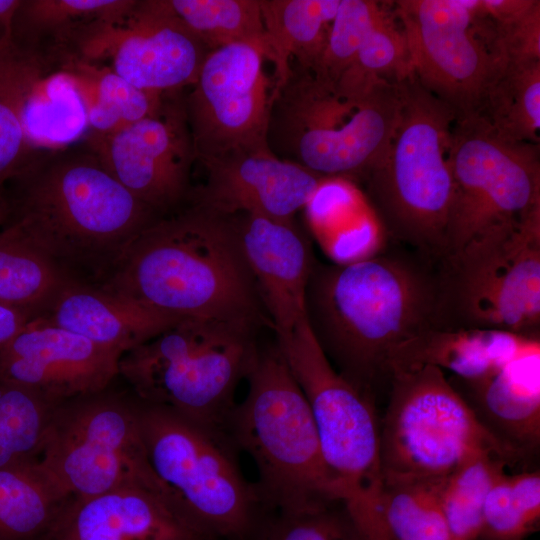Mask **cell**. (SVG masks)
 Wrapping results in <instances>:
<instances>
[{
  "label": "cell",
  "instance_id": "6da1fadb",
  "mask_svg": "<svg viewBox=\"0 0 540 540\" xmlns=\"http://www.w3.org/2000/svg\"><path fill=\"white\" fill-rule=\"evenodd\" d=\"M436 265L411 249L314 262L305 295L308 325L337 372L374 401L388 389L392 352L437 326Z\"/></svg>",
  "mask_w": 540,
  "mask_h": 540
},
{
  "label": "cell",
  "instance_id": "7a4b0ae2",
  "mask_svg": "<svg viewBox=\"0 0 540 540\" xmlns=\"http://www.w3.org/2000/svg\"><path fill=\"white\" fill-rule=\"evenodd\" d=\"M99 285L180 317L272 328L237 215L194 204L145 228Z\"/></svg>",
  "mask_w": 540,
  "mask_h": 540
},
{
  "label": "cell",
  "instance_id": "3957f363",
  "mask_svg": "<svg viewBox=\"0 0 540 540\" xmlns=\"http://www.w3.org/2000/svg\"><path fill=\"white\" fill-rule=\"evenodd\" d=\"M11 181L4 228L74 280L85 271L104 281L130 243L162 217L88 147L43 154Z\"/></svg>",
  "mask_w": 540,
  "mask_h": 540
},
{
  "label": "cell",
  "instance_id": "277c9868",
  "mask_svg": "<svg viewBox=\"0 0 540 540\" xmlns=\"http://www.w3.org/2000/svg\"><path fill=\"white\" fill-rule=\"evenodd\" d=\"M248 392L235 404L226 432L258 472L262 504L296 512L346 494L327 465L307 400L277 344L259 347L246 376Z\"/></svg>",
  "mask_w": 540,
  "mask_h": 540
},
{
  "label": "cell",
  "instance_id": "5b68a950",
  "mask_svg": "<svg viewBox=\"0 0 540 540\" xmlns=\"http://www.w3.org/2000/svg\"><path fill=\"white\" fill-rule=\"evenodd\" d=\"M398 82L348 96L291 62L273 90L267 144L277 157L322 177L364 180L386 153L399 114Z\"/></svg>",
  "mask_w": 540,
  "mask_h": 540
},
{
  "label": "cell",
  "instance_id": "8992f818",
  "mask_svg": "<svg viewBox=\"0 0 540 540\" xmlns=\"http://www.w3.org/2000/svg\"><path fill=\"white\" fill-rule=\"evenodd\" d=\"M398 87L392 139L364 180L384 231L438 262L446 251L452 202L449 146L456 113L413 74Z\"/></svg>",
  "mask_w": 540,
  "mask_h": 540
},
{
  "label": "cell",
  "instance_id": "52a82bcc",
  "mask_svg": "<svg viewBox=\"0 0 540 540\" xmlns=\"http://www.w3.org/2000/svg\"><path fill=\"white\" fill-rule=\"evenodd\" d=\"M256 330L186 317L124 353L119 374L142 402L227 434L236 388L259 349Z\"/></svg>",
  "mask_w": 540,
  "mask_h": 540
},
{
  "label": "cell",
  "instance_id": "ba28073f",
  "mask_svg": "<svg viewBox=\"0 0 540 540\" xmlns=\"http://www.w3.org/2000/svg\"><path fill=\"white\" fill-rule=\"evenodd\" d=\"M150 466L177 518L202 540H244L261 499L244 478L226 433L142 402L137 407Z\"/></svg>",
  "mask_w": 540,
  "mask_h": 540
},
{
  "label": "cell",
  "instance_id": "9c48e42d",
  "mask_svg": "<svg viewBox=\"0 0 540 540\" xmlns=\"http://www.w3.org/2000/svg\"><path fill=\"white\" fill-rule=\"evenodd\" d=\"M436 271L437 327L540 338V206L476 234Z\"/></svg>",
  "mask_w": 540,
  "mask_h": 540
},
{
  "label": "cell",
  "instance_id": "30bf717a",
  "mask_svg": "<svg viewBox=\"0 0 540 540\" xmlns=\"http://www.w3.org/2000/svg\"><path fill=\"white\" fill-rule=\"evenodd\" d=\"M103 393L58 404L32 463L64 502L125 486L167 502L147 457L137 407Z\"/></svg>",
  "mask_w": 540,
  "mask_h": 540
},
{
  "label": "cell",
  "instance_id": "8fae6325",
  "mask_svg": "<svg viewBox=\"0 0 540 540\" xmlns=\"http://www.w3.org/2000/svg\"><path fill=\"white\" fill-rule=\"evenodd\" d=\"M276 344L307 400L324 459L344 487L349 512L360 526L378 523L383 514L376 401L337 372L307 320Z\"/></svg>",
  "mask_w": 540,
  "mask_h": 540
},
{
  "label": "cell",
  "instance_id": "7c38bea8",
  "mask_svg": "<svg viewBox=\"0 0 540 540\" xmlns=\"http://www.w3.org/2000/svg\"><path fill=\"white\" fill-rule=\"evenodd\" d=\"M480 452L520 460L480 424L441 369L393 371L380 419L382 475L444 477Z\"/></svg>",
  "mask_w": 540,
  "mask_h": 540
},
{
  "label": "cell",
  "instance_id": "4fadbf2b",
  "mask_svg": "<svg viewBox=\"0 0 540 540\" xmlns=\"http://www.w3.org/2000/svg\"><path fill=\"white\" fill-rule=\"evenodd\" d=\"M449 163L453 193L444 256L540 206L539 144L507 140L477 113L456 116Z\"/></svg>",
  "mask_w": 540,
  "mask_h": 540
},
{
  "label": "cell",
  "instance_id": "5bb4252c",
  "mask_svg": "<svg viewBox=\"0 0 540 540\" xmlns=\"http://www.w3.org/2000/svg\"><path fill=\"white\" fill-rule=\"evenodd\" d=\"M258 42H237L210 51L184 95L197 161L238 151L269 149L267 128L274 88Z\"/></svg>",
  "mask_w": 540,
  "mask_h": 540
},
{
  "label": "cell",
  "instance_id": "9a60e30c",
  "mask_svg": "<svg viewBox=\"0 0 540 540\" xmlns=\"http://www.w3.org/2000/svg\"><path fill=\"white\" fill-rule=\"evenodd\" d=\"M69 46L65 56L90 63L108 60L124 80L159 94L190 87L209 53L166 0L136 1L120 19L85 25L71 34L63 50Z\"/></svg>",
  "mask_w": 540,
  "mask_h": 540
},
{
  "label": "cell",
  "instance_id": "2e32d148",
  "mask_svg": "<svg viewBox=\"0 0 540 540\" xmlns=\"http://www.w3.org/2000/svg\"><path fill=\"white\" fill-rule=\"evenodd\" d=\"M392 5L420 84L456 116L477 113L500 60L479 29L472 0H400Z\"/></svg>",
  "mask_w": 540,
  "mask_h": 540
},
{
  "label": "cell",
  "instance_id": "e0dca14e",
  "mask_svg": "<svg viewBox=\"0 0 540 540\" xmlns=\"http://www.w3.org/2000/svg\"><path fill=\"white\" fill-rule=\"evenodd\" d=\"M86 140L107 172L159 215L187 202L197 159L182 91L165 93L151 115Z\"/></svg>",
  "mask_w": 540,
  "mask_h": 540
},
{
  "label": "cell",
  "instance_id": "ac0fdd59",
  "mask_svg": "<svg viewBox=\"0 0 540 540\" xmlns=\"http://www.w3.org/2000/svg\"><path fill=\"white\" fill-rule=\"evenodd\" d=\"M121 356L38 316L0 347V380L60 404L107 389Z\"/></svg>",
  "mask_w": 540,
  "mask_h": 540
},
{
  "label": "cell",
  "instance_id": "d6986e66",
  "mask_svg": "<svg viewBox=\"0 0 540 540\" xmlns=\"http://www.w3.org/2000/svg\"><path fill=\"white\" fill-rule=\"evenodd\" d=\"M206 180L187 203L224 215L250 214L290 222L324 178L270 149L238 151L202 164Z\"/></svg>",
  "mask_w": 540,
  "mask_h": 540
},
{
  "label": "cell",
  "instance_id": "ffe728a7",
  "mask_svg": "<svg viewBox=\"0 0 540 540\" xmlns=\"http://www.w3.org/2000/svg\"><path fill=\"white\" fill-rule=\"evenodd\" d=\"M244 254L277 339L306 321L305 295L315 262L307 237L294 221L239 214Z\"/></svg>",
  "mask_w": 540,
  "mask_h": 540
},
{
  "label": "cell",
  "instance_id": "44dd1931",
  "mask_svg": "<svg viewBox=\"0 0 540 540\" xmlns=\"http://www.w3.org/2000/svg\"><path fill=\"white\" fill-rule=\"evenodd\" d=\"M448 379L488 433L531 469L540 449V347L488 376Z\"/></svg>",
  "mask_w": 540,
  "mask_h": 540
},
{
  "label": "cell",
  "instance_id": "7402d4cb",
  "mask_svg": "<svg viewBox=\"0 0 540 540\" xmlns=\"http://www.w3.org/2000/svg\"><path fill=\"white\" fill-rule=\"evenodd\" d=\"M44 540H202L157 494L125 486L66 501Z\"/></svg>",
  "mask_w": 540,
  "mask_h": 540
},
{
  "label": "cell",
  "instance_id": "603a6c76",
  "mask_svg": "<svg viewBox=\"0 0 540 540\" xmlns=\"http://www.w3.org/2000/svg\"><path fill=\"white\" fill-rule=\"evenodd\" d=\"M41 316L122 355L186 318L74 279L67 281Z\"/></svg>",
  "mask_w": 540,
  "mask_h": 540
},
{
  "label": "cell",
  "instance_id": "cb8c5ba5",
  "mask_svg": "<svg viewBox=\"0 0 540 540\" xmlns=\"http://www.w3.org/2000/svg\"><path fill=\"white\" fill-rule=\"evenodd\" d=\"M539 347L540 338L508 331L434 326L420 331L392 352L389 372L432 366L448 371L450 376L474 380Z\"/></svg>",
  "mask_w": 540,
  "mask_h": 540
},
{
  "label": "cell",
  "instance_id": "d4e9b609",
  "mask_svg": "<svg viewBox=\"0 0 540 540\" xmlns=\"http://www.w3.org/2000/svg\"><path fill=\"white\" fill-rule=\"evenodd\" d=\"M339 4L340 0H260L273 90L286 80L291 62L310 70L315 67Z\"/></svg>",
  "mask_w": 540,
  "mask_h": 540
},
{
  "label": "cell",
  "instance_id": "484cf974",
  "mask_svg": "<svg viewBox=\"0 0 540 540\" xmlns=\"http://www.w3.org/2000/svg\"><path fill=\"white\" fill-rule=\"evenodd\" d=\"M50 66L39 50L0 39V189L38 159L26 141L22 116L35 82Z\"/></svg>",
  "mask_w": 540,
  "mask_h": 540
},
{
  "label": "cell",
  "instance_id": "4316f807",
  "mask_svg": "<svg viewBox=\"0 0 540 540\" xmlns=\"http://www.w3.org/2000/svg\"><path fill=\"white\" fill-rule=\"evenodd\" d=\"M50 69L35 82L23 109L26 141L37 158L68 148L88 131L86 105L74 78L61 68Z\"/></svg>",
  "mask_w": 540,
  "mask_h": 540
},
{
  "label": "cell",
  "instance_id": "83f0119b",
  "mask_svg": "<svg viewBox=\"0 0 540 540\" xmlns=\"http://www.w3.org/2000/svg\"><path fill=\"white\" fill-rule=\"evenodd\" d=\"M59 67L75 80L86 105L88 136H105L157 110L164 94L141 90L108 66L74 57L59 59Z\"/></svg>",
  "mask_w": 540,
  "mask_h": 540
},
{
  "label": "cell",
  "instance_id": "f1b7e54d",
  "mask_svg": "<svg viewBox=\"0 0 540 540\" xmlns=\"http://www.w3.org/2000/svg\"><path fill=\"white\" fill-rule=\"evenodd\" d=\"M477 114L507 140L539 144L540 60L500 61Z\"/></svg>",
  "mask_w": 540,
  "mask_h": 540
},
{
  "label": "cell",
  "instance_id": "f546056e",
  "mask_svg": "<svg viewBox=\"0 0 540 540\" xmlns=\"http://www.w3.org/2000/svg\"><path fill=\"white\" fill-rule=\"evenodd\" d=\"M445 477L382 475L381 509L393 540H453L441 501Z\"/></svg>",
  "mask_w": 540,
  "mask_h": 540
},
{
  "label": "cell",
  "instance_id": "4dcf8cb0",
  "mask_svg": "<svg viewBox=\"0 0 540 540\" xmlns=\"http://www.w3.org/2000/svg\"><path fill=\"white\" fill-rule=\"evenodd\" d=\"M70 279L31 244L7 228L0 231V304L36 318Z\"/></svg>",
  "mask_w": 540,
  "mask_h": 540
},
{
  "label": "cell",
  "instance_id": "1f68e13d",
  "mask_svg": "<svg viewBox=\"0 0 540 540\" xmlns=\"http://www.w3.org/2000/svg\"><path fill=\"white\" fill-rule=\"evenodd\" d=\"M64 503L32 462L0 469V540H44Z\"/></svg>",
  "mask_w": 540,
  "mask_h": 540
},
{
  "label": "cell",
  "instance_id": "d6a6232c",
  "mask_svg": "<svg viewBox=\"0 0 540 540\" xmlns=\"http://www.w3.org/2000/svg\"><path fill=\"white\" fill-rule=\"evenodd\" d=\"M134 0H25L15 12L11 37L17 43L36 48L44 38L59 48L77 29L98 21L124 17Z\"/></svg>",
  "mask_w": 540,
  "mask_h": 540
},
{
  "label": "cell",
  "instance_id": "836d02e7",
  "mask_svg": "<svg viewBox=\"0 0 540 540\" xmlns=\"http://www.w3.org/2000/svg\"><path fill=\"white\" fill-rule=\"evenodd\" d=\"M507 467L501 456L480 452L445 477L441 501L453 540L479 539L487 496Z\"/></svg>",
  "mask_w": 540,
  "mask_h": 540
},
{
  "label": "cell",
  "instance_id": "e575fe53",
  "mask_svg": "<svg viewBox=\"0 0 540 540\" xmlns=\"http://www.w3.org/2000/svg\"><path fill=\"white\" fill-rule=\"evenodd\" d=\"M392 12L387 9L364 39L336 84L341 93L361 97L383 81L397 82L412 74L407 41Z\"/></svg>",
  "mask_w": 540,
  "mask_h": 540
},
{
  "label": "cell",
  "instance_id": "d590c367",
  "mask_svg": "<svg viewBox=\"0 0 540 540\" xmlns=\"http://www.w3.org/2000/svg\"><path fill=\"white\" fill-rule=\"evenodd\" d=\"M57 405L28 387L0 380V469L33 462Z\"/></svg>",
  "mask_w": 540,
  "mask_h": 540
},
{
  "label": "cell",
  "instance_id": "8d00e7d4",
  "mask_svg": "<svg viewBox=\"0 0 540 540\" xmlns=\"http://www.w3.org/2000/svg\"><path fill=\"white\" fill-rule=\"evenodd\" d=\"M166 3L209 52L237 42H258L264 46L260 0H166Z\"/></svg>",
  "mask_w": 540,
  "mask_h": 540
},
{
  "label": "cell",
  "instance_id": "74e56055",
  "mask_svg": "<svg viewBox=\"0 0 540 540\" xmlns=\"http://www.w3.org/2000/svg\"><path fill=\"white\" fill-rule=\"evenodd\" d=\"M540 522V471L503 473L491 488L483 511L482 540H524Z\"/></svg>",
  "mask_w": 540,
  "mask_h": 540
},
{
  "label": "cell",
  "instance_id": "f35d334b",
  "mask_svg": "<svg viewBox=\"0 0 540 540\" xmlns=\"http://www.w3.org/2000/svg\"><path fill=\"white\" fill-rule=\"evenodd\" d=\"M387 9L378 1L340 0L324 50L311 70L314 75L324 83L336 86L354 61L364 39Z\"/></svg>",
  "mask_w": 540,
  "mask_h": 540
},
{
  "label": "cell",
  "instance_id": "ab89813d",
  "mask_svg": "<svg viewBox=\"0 0 540 540\" xmlns=\"http://www.w3.org/2000/svg\"><path fill=\"white\" fill-rule=\"evenodd\" d=\"M258 540H366L344 501L296 512H278Z\"/></svg>",
  "mask_w": 540,
  "mask_h": 540
},
{
  "label": "cell",
  "instance_id": "60d3db41",
  "mask_svg": "<svg viewBox=\"0 0 540 540\" xmlns=\"http://www.w3.org/2000/svg\"><path fill=\"white\" fill-rule=\"evenodd\" d=\"M488 21L492 29L493 53L499 60L510 62L540 60L539 0H536L527 12L511 22L497 25L489 19Z\"/></svg>",
  "mask_w": 540,
  "mask_h": 540
},
{
  "label": "cell",
  "instance_id": "b9f144b4",
  "mask_svg": "<svg viewBox=\"0 0 540 540\" xmlns=\"http://www.w3.org/2000/svg\"><path fill=\"white\" fill-rule=\"evenodd\" d=\"M33 318L35 317L29 312L0 304V347Z\"/></svg>",
  "mask_w": 540,
  "mask_h": 540
},
{
  "label": "cell",
  "instance_id": "7bdbcfd3",
  "mask_svg": "<svg viewBox=\"0 0 540 540\" xmlns=\"http://www.w3.org/2000/svg\"><path fill=\"white\" fill-rule=\"evenodd\" d=\"M21 0H0V39L11 33V25Z\"/></svg>",
  "mask_w": 540,
  "mask_h": 540
},
{
  "label": "cell",
  "instance_id": "ee69618b",
  "mask_svg": "<svg viewBox=\"0 0 540 540\" xmlns=\"http://www.w3.org/2000/svg\"><path fill=\"white\" fill-rule=\"evenodd\" d=\"M8 213V205L6 197L4 196L2 189H0V225L5 223Z\"/></svg>",
  "mask_w": 540,
  "mask_h": 540
},
{
  "label": "cell",
  "instance_id": "f6af8a7d",
  "mask_svg": "<svg viewBox=\"0 0 540 540\" xmlns=\"http://www.w3.org/2000/svg\"><path fill=\"white\" fill-rule=\"evenodd\" d=\"M474 540H480V539H474Z\"/></svg>",
  "mask_w": 540,
  "mask_h": 540
}]
</instances>
